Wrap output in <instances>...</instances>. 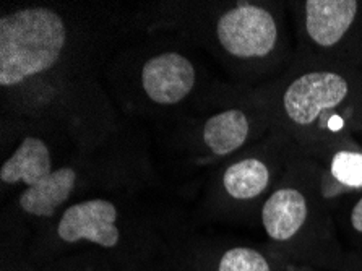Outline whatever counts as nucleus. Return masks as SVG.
Returning a JSON list of instances; mask_svg holds the SVG:
<instances>
[{
  "label": "nucleus",
  "instance_id": "f3484780",
  "mask_svg": "<svg viewBox=\"0 0 362 271\" xmlns=\"http://www.w3.org/2000/svg\"><path fill=\"white\" fill-rule=\"evenodd\" d=\"M338 271H362L361 253H358V252L348 253V257H346V260H344L343 267L339 268Z\"/></svg>",
  "mask_w": 362,
  "mask_h": 271
},
{
  "label": "nucleus",
  "instance_id": "2eb2a0df",
  "mask_svg": "<svg viewBox=\"0 0 362 271\" xmlns=\"http://www.w3.org/2000/svg\"><path fill=\"white\" fill-rule=\"evenodd\" d=\"M339 214L344 228L351 236L362 239V192L344 200L334 212V217Z\"/></svg>",
  "mask_w": 362,
  "mask_h": 271
},
{
  "label": "nucleus",
  "instance_id": "dca6fc26",
  "mask_svg": "<svg viewBox=\"0 0 362 271\" xmlns=\"http://www.w3.org/2000/svg\"><path fill=\"white\" fill-rule=\"evenodd\" d=\"M2 271H35L31 267V263L25 258V255H20L15 248L4 247L2 252Z\"/></svg>",
  "mask_w": 362,
  "mask_h": 271
},
{
  "label": "nucleus",
  "instance_id": "7ed1b4c3",
  "mask_svg": "<svg viewBox=\"0 0 362 271\" xmlns=\"http://www.w3.org/2000/svg\"><path fill=\"white\" fill-rule=\"evenodd\" d=\"M205 10L185 30L238 76L240 86L267 85L293 64L296 44L288 5L240 0Z\"/></svg>",
  "mask_w": 362,
  "mask_h": 271
},
{
  "label": "nucleus",
  "instance_id": "0eeeda50",
  "mask_svg": "<svg viewBox=\"0 0 362 271\" xmlns=\"http://www.w3.org/2000/svg\"><path fill=\"white\" fill-rule=\"evenodd\" d=\"M296 55L362 70L361 0H304L288 5Z\"/></svg>",
  "mask_w": 362,
  "mask_h": 271
},
{
  "label": "nucleus",
  "instance_id": "423d86ee",
  "mask_svg": "<svg viewBox=\"0 0 362 271\" xmlns=\"http://www.w3.org/2000/svg\"><path fill=\"white\" fill-rule=\"evenodd\" d=\"M41 244L46 257L49 252L88 246L90 250L116 258L136 271L150 253V241L141 239L139 226L124 223L117 203L104 197L70 203L59 213L56 223L49 226Z\"/></svg>",
  "mask_w": 362,
  "mask_h": 271
},
{
  "label": "nucleus",
  "instance_id": "1a4fd4ad",
  "mask_svg": "<svg viewBox=\"0 0 362 271\" xmlns=\"http://www.w3.org/2000/svg\"><path fill=\"white\" fill-rule=\"evenodd\" d=\"M200 71L195 59L179 47H158L135 65L130 90L146 109H179L199 96Z\"/></svg>",
  "mask_w": 362,
  "mask_h": 271
},
{
  "label": "nucleus",
  "instance_id": "f8f14e48",
  "mask_svg": "<svg viewBox=\"0 0 362 271\" xmlns=\"http://www.w3.org/2000/svg\"><path fill=\"white\" fill-rule=\"evenodd\" d=\"M57 168L54 166L52 146L36 134L25 135L13 153L4 159L0 182L5 187L23 185L25 189L40 184Z\"/></svg>",
  "mask_w": 362,
  "mask_h": 271
},
{
  "label": "nucleus",
  "instance_id": "9b49d317",
  "mask_svg": "<svg viewBox=\"0 0 362 271\" xmlns=\"http://www.w3.org/2000/svg\"><path fill=\"white\" fill-rule=\"evenodd\" d=\"M83 171L78 164H64L42 179L40 184L23 189L16 198V207L23 217L49 221L59 217V209L70 204L78 192Z\"/></svg>",
  "mask_w": 362,
  "mask_h": 271
},
{
  "label": "nucleus",
  "instance_id": "ddd939ff",
  "mask_svg": "<svg viewBox=\"0 0 362 271\" xmlns=\"http://www.w3.org/2000/svg\"><path fill=\"white\" fill-rule=\"evenodd\" d=\"M195 271H288V267L267 244H228L218 250L200 252Z\"/></svg>",
  "mask_w": 362,
  "mask_h": 271
},
{
  "label": "nucleus",
  "instance_id": "9d476101",
  "mask_svg": "<svg viewBox=\"0 0 362 271\" xmlns=\"http://www.w3.org/2000/svg\"><path fill=\"white\" fill-rule=\"evenodd\" d=\"M322 197L328 207L337 208L346 198L362 192V143L356 137H346L314 154Z\"/></svg>",
  "mask_w": 362,
  "mask_h": 271
},
{
  "label": "nucleus",
  "instance_id": "20e7f679",
  "mask_svg": "<svg viewBox=\"0 0 362 271\" xmlns=\"http://www.w3.org/2000/svg\"><path fill=\"white\" fill-rule=\"evenodd\" d=\"M259 226L267 246L284 262L338 271L348 257L333 209L322 197L317 166L300 149L263 202Z\"/></svg>",
  "mask_w": 362,
  "mask_h": 271
},
{
  "label": "nucleus",
  "instance_id": "f257e3e1",
  "mask_svg": "<svg viewBox=\"0 0 362 271\" xmlns=\"http://www.w3.org/2000/svg\"><path fill=\"white\" fill-rule=\"evenodd\" d=\"M88 44L86 31L57 7L26 5L2 13L0 88L5 101L23 115L75 120L76 132L86 130L85 109L72 91L86 85L83 76H91Z\"/></svg>",
  "mask_w": 362,
  "mask_h": 271
},
{
  "label": "nucleus",
  "instance_id": "6e6552de",
  "mask_svg": "<svg viewBox=\"0 0 362 271\" xmlns=\"http://www.w3.org/2000/svg\"><path fill=\"white\" fill-rule=\"evenodd\" d=\"M270 132V114L255 88L234 86L218 109L197 124L195 159L202 166H219Z\"/></svg>",
  "mask_w": 362,
  "mask_h": 271
},
{
  "label": "nucleus",
  "instance_id": "f03ea898",
  "mask_svg": "<svg viewBox=\"0 0 362 271\" xmlns=\"http://www.w3.org/2000/svg\"><path fill=\"white\" fill-rule=\"evenodd\" d=\"M272 129L314 154L346 137L362 134V70L296 55L278 79L255 88Z\"/></svg>",
  "mask_w": 362,
  "mask_h": 271
},
{
  "label": "nucleus",
  "instance_id": "a211bd4d",
  "mask_svg": "<svg viewBox=\"0 0 362 271\" xmlns=\"http://www.w3.org/2000/svg\"><path fill=\"white\" fill-rule=\"evenodd\" d=\"M358 140H359V142H361V143H362V134H361V135H359V137H358Z\"/></svg>",
  "mask_w": 362,
  "mask_h": 271
},
{
  "label": "nucleus",
  "instance_id": "39448f33",
  "mask_svg": "<svg viewBox=\"0 0 362 271\" xmlns=\"http://www.w3.org/2000/svg\"><path fill=\"white\" fill-rule=\"evenodd\" d=\"M299 148L281 132L270 134L218 166L208 200L219 214L250 218L259 223L263 202L281 180Z\"/></svg>",
  "mask_w": 362,
  "mask_h": 271
},
{
  "label": "nucleus",
  "instance_id": "4468645a",
  "mask_svg": "<svg viewBox=\"0 0 362 271\" xmlns=\"http://www.w3.org/2000/svg\"><path fill=\"white\" fill-rule=\"evenodd\" d=\"M51 271H136L127 267L119 260L104 255L98 250H83L80 248V253L69 255L54 263Z\"/></svg>",
  "mask_w": 362,
  "mask_h": 271
}]
</instances>
